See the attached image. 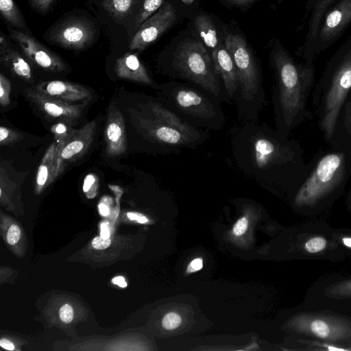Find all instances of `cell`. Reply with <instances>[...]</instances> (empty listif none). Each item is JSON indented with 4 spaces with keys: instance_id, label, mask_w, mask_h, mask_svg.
Wrapping results in <instances>:
<instances>
[{
    "instance_id": "obj_28",
    "label": "cell",
    "mask_w": 351,
    "mask_h": 351,
    "mask_svg": "<svg viewBox=\"0 0 351 351\" xmlns=\"http://www.w3.org/2000/svg\"><path fill=\"white\" fill-rule=\"evenodd\" d=\"M99 186V178L94 173H88L86 176L83 185L82 190L89 198L95 196L97 188Z\"/></svg>"
},
{
    "instance_id": "obj_5",
    "label": "cell",
    "mask_w": 351,
    "mask_h": 351,
    "mask_svg": "<svg viewBox=\"0 0 351 351\" xmlns=\"http://www.w3.org/2000/svg\"><path fill=\"white\" fill-rule=\"evenodd\" d=\"M225 46L236 69L238 89L243 103L257 113L265 101L259 68L244 38L239 34L225 32Z\"/></svg>"
},
{
    "instance_id": "obj_38",
    "label": "cell",
    "mask_w": 351,
    "mask_h": 351,
    "mask_svg": "<svg viewBox=\"0 0 351 351\" xmlns=\"http://www.w3.org/2000/svg\"><path fill=\"white\" fill-rule=\"evenodd\" d=\"M127 217L131 221H136L140 223H145L148 221V219L145 215L138 213L128 212Z\"/></svg>"
},
{
    "instance_id": "obj_40",
    "label": "cell",
    "mask_w": 351,
    "mask_h": 351,
    "mask_svg": "<svg viewBox=\"0 0 351 351\" xmlns=\"http://www.w3.org/2000/svg\"><path fill=\"white\" fill-rule=\"evenodd\" d=\"M112 282L114 285H118L120 287L123 288L127 287V283L125 281V278L121 276L113 278L112 280Z\"/></svg>"
},
{
    "instance_id": "obj_12",
    "label": "cell",
    "mask_w": 351,
    "mask_h": 351,
    "mask_svg": "<svg viewBox=\"0 0 351 351\" xmlns=\"http://www.w3.org/2000/svg\"><path fill=\"white\" fill-rule=\"evenodd\" d=\"M96 130L94 121L86 123L83 128L77 130L66 142L57 143V152L55 166L56 178L66 166L83 156L90 146Z\"/></svg>"
},
{
    "instance_id": "obj_26",
    "label": "cell",
    "mask_w": 351,
    "mask_h": 351,
    "mask_svg": "<svg viewBox=\"0 0 351 351\" xmlns=\"http://www.w3.org/2000/svg\"><path fill=\"white\" fill-rule=\"evenodd\" d=\"M308 328L313 335L322 339H328L331 334L330 326L321 319L311 322Z\"/></svg>"
},
{
    "instance_id": "obj_45",
    "label": "cell",
    "mask_w": 351,
    "mask_h": 351,
    "mask_svg": "<svg viewBox=\"0 0 351 351\" xmlns=\"http://www.w3.org/2000/svg\"><path fill=\"white\" fill-rule=\"evenodd\" d=\"M343 244L348 247H351V238L350 237H344L343 239Z\"/></svg>"
},
{
    "instance_id": "obj_30",
    "label": "cell",
    "mask_w": 351,
    "mask_h": 351,
    "mask_svg": "<svg viewBox=\"0 0 351 351\" xmlns=\"http://www.w3.org/2000/svg\"><path fill=\"white\" fill-rule=\"evenodd\" d=\"M182 318L175 312L167 313L162 319V327L168 330H172L180 326Z\"/></svg>"
},
{
    "instance_id": "obj_29",
    "label": "cell",
    "mask_w": 351,
    "mask_h": 351,
    "mask_svg": "<svg viewBox=\"0 0 351 351\" xmlns=\"http://www.w3.org/2000/svg\"><path fill=\"white\" fill-rule=\"evenodd\" d=\"M11 84L9 80L3 74H0V104L2 106H7L10 103V95L11 93Z\"/></svg>"
},
{
    "instance_id": "obj_16",
    "label": "cell",
    "mask_w": 351,
    "mask_h": 351,
    "mask_svg": "<svg viewBox=\"0 0 351 351\" xmlns=\"http://www.w3.org/2000/svg\"><path fill=\"white\" fill-rule=\"evenodd\" d=\"M215 69L221 77L227 96L234 100L238 91V80L233 59L225 45L220 44L212 51Z\"/></svg>"
},
{
    "instance_id": "obj_44",
    "label": "cell",
    "mask_w": 351,
    "mask_h": 351,
    "mask_svg": "<svg viewBox=\"0 0 351 351\" xmlns=\"http://www.w3.org/2000/svg\"><path fill=\"white\" fill-rule=\"evenodd\" d=\"M347 125L351 130V105L348 108L347 114Z\"/></svg>"
},
{
    "instance_id": "obj_13",
    "label": "cell",
    "mask_w": 351,
    "mask_h": 351,
    "mask_svg": "<svg viewBox=\"0 0 351 351\" xmlns=\"http://www.w3.org/2000/svg\"><path fill=\"white\" fill-rule=\"evenodd\" d=\"M25 94L44 114L68 123L80 119L85 106V104H71L47 96L35 88L26 89Z\"/></svg>"
},
{
    "instance_id": "obj_15",
    "label": "cell",
    "mask_w": 351,
    "mask_h": 351,
    "mask_svg": "<svg viewBox=\"0 0 351 351\" xmlns=\"http://www.w3.org/2000/svg\"><path fill=\"white\" fill-rule=\"evenodd\" d=\"M34 88L47 96L75 104H86L93 97L84 86L69 82H43Z\"/></svg>"
},
{
    "instance_id": "obj_39",
    "label": "cell",
    "mask_w": 351,
    "mask_h": 351,
    "mask_svg": "<svg viewBox=\"0 0 351 351\" xmlns=\"http://www.w3.org/2000/svg\"><path fill=\"white\" fill-rule=\"evenodd\" d=\"M110 230L108 229V225L106 223H102L101 224V231L100 236L105 239L110 238Z\"/></svg>"
},
{
    "instance_id": "obj_4",
    "label": "cell",
    "mask_w": 351,
    "mask_h": 351,
    "mask_svg": "<svg viewBox=\"0 0 351 351\" xmlns=\"http://www.w3.org/2000/svg\"><path fill=\"white\" fill-rule=\"evenodd\" d=\"M171 68L175 77L196 85L223 100L220 76L212 56L202 43L193 40L181 43L173 53Z\"/></svg>"
},
{
    "instance_id": "obj_42",
    "label": "cell",
    "mask_w": 351,
    "mask_h": 351,
    "mask_svg": "<svg viewBox=\"0 0 351 351\" xmlns=\"http://www.w3.org/2000/svg\"><path fill=\"white\" fill-rule=\"evenodd\" d=\"M230 3L237 6H245L247 5L255 0H226Z\"/></svg>"
},
{
    "instance_id": "obj_1",
    "label": "cell",
    "mask_w": 351,
    "mask_h": 351,
    "mask_svg": "<svg viewBox=\"0 0 351 351\" xmlns=\"http://www.w3.org/2000/svg\"><path fill=\"white\" fill-rule=\"evenodd\" d=\"M234 159L243 173L256 181L271 180V174L290 159L287 145L269 128L255 121L234 130L232 136Z\"/></svg>"
},
{
    "instance_id": "obj_34",
    "label": "cell",
    "mask_w": 351,
    "mask_h": 351,
    "mask_svg": "<svg viewBox=\"0 0 351 351\" xmlns=\"http://www.w3.org/2000/svg\"><path fill=\"white\" fill-rule=\"evenodd\" d=\"M32 8L40 13H45L54 0H29Z\"/></svg>"
},
{
    "instance_id": "obj_25",
    "label": "cell",
    "mask_w": 351,
    "mask_h": 351,
    "mask_svg": "<svg viewBox=\"0 0 351 351\" xmlns=\"http://www.w3.org/2000/svg\"><path fill=\"white\" fill-rule=\"evenodd\" d=\"M76 130L63 122L54 124L51 128V131L54 135L56 141L58 143L67 142Z\"/></svg>"
},
{
    "instance_id": "obj_41",
    "label": "cell",
    "mask_w": 351,
    "mask_h": 351,
    "mask_svg": "<svg viewBox=\"0 0 351 351\" xmlns=\"http://www.w3.org/2000/svg\"><path fill=\"white\" fill-rule=\"evenodd\" d=\"M0 346L3 348L8 350H13L14 349V344L6 339H1L0 340Z\"/></svg>"
},
{
    "instance_id": "obj_31",
    "label": "cell",
    "mask_w": 351,
    "mask_h": 351,
    "mask_svg": "<svg viewBox=\"0 0 351 351\" xmlns=\"http://www.w3.org/2000/svg\"><path fill=\"white\" fill-rule=\"evenodd\" d=\"M326 246V241L324 237H315L305 243L304 248L309 253H317L322 251Z\"/></svg>"
},
{
    "instance_id": "obj_8",
    "label": "cell",
    "mask_w": 351,
    "mask_h": 351,
    "mask_svg": "<svg viewBox=\"0 0 351 351\" xmlns=\"http://www.w3.org/2000/svg\"><path fill=\"white\" fill-rule=\"evenodd\" d=\"M351 25V0H337L324 14L315 40L304 51L306 60L325 51Z\"/></svg>"
},
{
    "instance_id": "obj_24",
    "label": "cell",
    "mask_w": 351,
    "mask_h": 351,
    "mask_svg": "<svg viewBox=\"0 0 351 351\" xmlns=\"http://www.w3.org/2000/svg\"><path fill=\"white\" fill-rule=\"evenodd\" d=\"M136 0H104V6L112 15L121 17L127 14Z\"/></svg>"
},
{
    "instance_id": "obj_23",
    "label": "cell",
    "mask_w": 351,
    "mask_h": 351,
    "mask_svg": "<svg viewBox=\"0 0 351 351\" xmlns=\"http://www.w3.org/2000/svg\"><path fill=\"white\" fill-rule=\"evenodd\" d=\"M164 1L165 0H144L135 20V29H138L152 14L158 11L164 3Z\"/></svg>"
},
{
    "instance_id": "obj_46",
    "label": "cell",
    "mask_w": 351,
    "mask_h": 351,
    "mask_svg": "<svg viewBox=\"0 0 351 351\" xmlns=\"http://www.w3.org/2000/svg\"><path fill=\"white\" fill-rule=\"evenodd\" d=\"M182 1L186 5H190L194 1V0H182Z\"/></svg>"
},
{
    "instance_id": "obj_36",
    "label": "cell",
    "mask_w": 351,
    "mask_h": 351,
    "mask_svg": "<svg viewBox=\"0 0 351 351\" xmlns=\"http://www.w3.org/2000/svg\"><path fill=\"white\" fill-rule=\"evenodd\" d=\"M111 244L110 239H105L101 236L96 237L92 241V245L97 250H104L109 247Z\"/></svg>"
},
{
    "instance_id": "obj_20",
    "label": "cell",
    "mask_w": 351,
    "mask_h": 351,
    "mask_svg": "<svg viewBox=\"0 0 351 351\" xmlns=\"http://www.w3.org/2000/svg\"><path fill=\"white\" fill-rule=\"evenodd\" d=\"M57 143L54 141L48 147L38 166L36 176V189L38 192L54 181Z\"/></svg>"
},
{
    "instance_id": "obj_35",
    "label": "cell",
    "mask_w": 351,
    "mask_h": 351,
    "mask_svg": "<svg viewBox=\"0 0 351 351\" xmlns=\"http://www.w3.org/2000/svg\"><path fill=\"white\" fill-rule=\"evenodd\" d=\"M21 237V230L18 226L12 225L7 232V241L10 245L16 244Z\"/></svg>"
},
{
    "instance_id": "obj_27",
    "label": "cell",
    "mask_w": 351,
    "mask_h": 351,
    "mask_svg": "<svg viewBox=\"0 0 351 351\" xmlns=\"http://www.w3.org/2000/svg\"><path fill=\"white\" fill-rule=\"evenodd\" d=\"M23 138L21 133L12 129L4 126L0 127V144L2 146L16 143L21 141Z\"/></svg>"
},
{
    "instance_id": "obj_10",
    "label": "cell",
    "mask_w": 351,
    "mask_h": 351,
    "mask_svg": "<svg viewBox=\"0 0 351 351\" xmlns=\"http://www.w3.org/2000/svg\"><path fill=\"white\" fill-rule=\"evenodd\" d=\"M176 19L174 7L167 3L138 29L130 44L132 50L143 51L169 29Z\"/></svg>"
},
{
    "instance_id": "obj_14",
    "label": "cell",
    "mask_w": 351,
    "mask_h": 351,
    "mask_svg": "<svg viewBox=\"0 0 351 351\" xmlns=\"http://www.w3.org/2000/svg\"><path fill=\"white\" fill-rule=\"evenodd\" d=\"M104 137L106 154L108 156L117 157L126 152L128 143L123 117L113 105L109 108Z\"/></svg>"
},
{
    "instance_id": "obj_47",
    "label": "cell",
    "mask_w": 351,
    "mask_h": 351,
    "mask_svg": "<svg viewBox=\"0 0 351 351\" xmlns=\"http://www.w3.org/2000/svg\"><path fill=\"white\" fill-rule=\"evenodd\" d=\"M277 1H278V3H282V1H284L285 0H277Z\"/></svg>"
},
{
    "instance_id": "obj_7",
    "label": "cell",
    "mask_w": 351,
    "mask_h": 351,
    "mask_svg": "<svg viewBox=\"0 0 351 351\" xmlns=\"http://www.w3.org/2000/svg\"><path fill=\"white\" fill-rule=\"evenodd\" d=\"M351 89V47L335 68L326 95L320 126L328 138L333 135L341 106Z\"/></svg>"
},
{
    "instance_id": "obj_6",
    "label": "cell",
    "mask_w": 351,
    "mask_h": 351,
    "mask_svg": "<svg viewBox=\"0 0 351 351\" xmlns=\"http://www.w3.org/2000/svg\"><path fill=\"white\" fill-rule=\"evenodd\" d=\"M344 169V156L341 153L324 156L299 189L296 204H309L319 199L338 184Z\"/></svg>"
},
{
    "instance_id": "obj_17",
    "label": "cell",
    "mask_w": 351,
    "mask_h": 351,
    "mask_svg": "<svg viewBox=\"0 0 351 351\" xmlns=\"http://www.w3.org/2000/svg\"><path fill=\"white\" fill-rule=\"evenodd\" d=\"M0 62L12 73L25 81L33 78L32 70L29 62L16 49L10 47L6 36L1 32Z\"/></svg>"
},
{
    "instance_id": "obj_22",
    "label": "cell",
    "mask_w": 351,
    "mask_h": 351,
    "mask_svg": "<svg viewBox=\"0 0 351 351\" xmlns=\"http://www.w3.org/2000/svg\"><path fill=\"white\" fill-rule=\"evenodd\" d=\"M0 12L3 17L18 30L27 33L22 13L14 0H0Z\"/></svg>"
},
{
    "instance_id": "obj_18",
    "label": "cell",
    "mask_w": 351,
    "mask_h": 351,
    "mask_svg": "<svg viewBox=\"0 0 351 351\" xmlns=\"http://www.w3.org/2000/svg\"><path fill=\"white\" fill-rule=\"evenodd\" d=\"M114 70L121 79L150 86L153 84L147 69L136 54L128 53L118 58Z\"/></svg>"
},
{
    "instance_id": "obj_32",
    "label": "cell",
    "mask_w": 351,
    "mask_h": 351,
    "mask_svg": "<svg viewBox=\"0 0 351 351\" xmlns=\"http://www.w3.org/2000/svg\"><path fill=\"white\" fill-rule=\"evenodd\" d=\"M248 227V219L247 217L239 218L232 228V233L235 237H240L243 234Z\"/></svg>"
},
{
    "instance_id": "obj_37",
    "label": "cell",
    "mask_w": 351,
    "mask_h": 351,
    "mask_svg": "<svg viewBox=\"0 0 351 351\" xmlns=\"http://www.w3.org/2000/svg\"><path fill=\"white\" fill-rule=\"evenodd\" d=\"M203 267V260L202 258H196L192 260L188 265L186 273L191 274L202 269Z\"/></svg>"
},
{
    "instance_id": "obj_9",
    "label": "cell",
    "mask_w": 351,
    "mask_h": 351,
    "mask_svg": "<svg viewBox=\"0 0 351 351\" xmlns=\"http://www.w3.org/2000/svg\"><path fill=\"white\" fill-rule=\"evenodd\" d=\"M10 37L26 57L35 65L48 71L58 73L67 69L65 62L56 53L43 46L29 34L9 28Z\"/></svg>"
},
{
    "instance_id": "obj_21",
    "label": "cell",
    "mask_w": 351,
    "mask_h": 351,
    "mask_svg": "<svg viewBox=\"0 0 351 351\" xmlns=\"http://www.w3.org/2000/svg\"><path fill=\"white\" fill-rule=\"evenodd\" d=\"M195 26L204 44L212 51L221 44L215 25L208 15H199Z\"/></svg>"
},
{
    "instance_id": "obj_33",
    "label": "cell",
    "mask_w": 351,
    "mask_h": 351,
    "mask_svg": "<svg viewBox=\"0 0 351 351\" xmlns=\"http://www.w3.org/2000/svg\"><path fill=\"white\" fill-rule=\"evenodd\" d=\"M60 318L64 323L68 324L71 322L73 318V310L72 306L69 304H63L60 308Z\"/></svg>"
},
{
    "instance_id": "obj_43",
    "label": "cell",
    "mask_w": 351,
    "mask_h": 351,
    "mask_svg": "<svg viewBox=\"0 0 351 351\" xmlns=\"http://www.w3.org/2000/svg\"><path fill=\"white\" fill-rule=\"evenodd\" d=\"M98 209H99V213L102 216H108L109 215L110 208H109L108 206L106 204L101 202L98 205Z\"/></svg>"
},
{
    "instance_id": "obj_3",
    "label": "cell",
    "mask_w": 351,
    "mask_h": 351,
    "mask_svg": "<svg viewBox=\"0 0 351 351\" xmlns=\"http://www.w3.org/2000/svg\"><path fill=\"white\" fill-rule=\"evenodd\" d=\"M164 103L179 117L200 129L217 130L225 124L219 98L192 84L170 82L160 87Z\"/></svg>"
},
{
    "instance_id": "obj_19",
    "label": "cell",
    "mask_w": 351,
    "mask_h": 351,
    "mask_svg": "<svg viewBox=\"0 0 351 351\" xmlns=\"http://www.w3.org/2000/svg\"><path fill=\"white\" fill-rule=\"evenodd\" d=\"M336 1L306 0L305 8L309 14V19L304 50L306 49L315 40L324 14Z\"/></svg>"
},
{
    "instance_id": "obj_11",
    "label": "cell",
    "mask_w": 351,
    "mask_h": 351,
    "mask_svg": "<svg viewBox=\"0 0 351 351\" xmlns=\"http://www.w3.org/2000/svg\"><path fill=\"white\" fill-rule=\"evenodd\" d=\"M95 34L94 26L90 22L75 19L64 21L52 29L49 39L64 48L78 50L91 44Z\"/></svg>"
},
{
    "instance_id": "obj_2",
    "label": "cell",
    "mask_w": 351,
    "mask_h": 351,
    "mask_svg": "<svg viewBox=\"0 0 351 351\" xmlns=\"http://www.w3.org/2000/svg\"><path fill=\"white\" fill-rule=\"evenodd\" d=\"M271 60L276 77L274 97L278 123L287 130L304 111L314 66L311 60L296 62L278 40L274 43Z\"/></svg>"
}]
</instances>
